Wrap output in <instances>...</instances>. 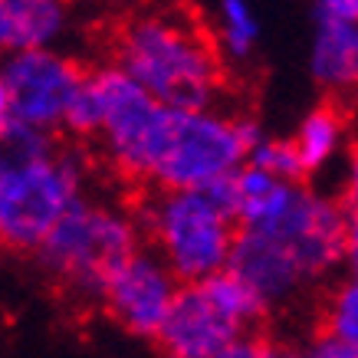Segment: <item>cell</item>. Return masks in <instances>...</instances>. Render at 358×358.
<instances>
[{
	"mask_svg": "<svg viewBox=\"0 0 358 358\" xmlns=\"http://www.w3.org/2000/svg\"><path fill=\"white\" fill-rule=\"evenodd\" d=\"M342 263L345 210L336 197L280 181L240 207L227 273L247 282L266 309Z\"/></svg>",
	"mask_w": 358,
	"mask_h": 358,
	"instance_id": "1",
	"label": "cell"
},
{
	"mask_svg": "<svg viewBox=\"0 0 358 358\" xmlns=\"http://www.w3.org/2000/svg\"><path fill=\"white\" fill-rule=\"evenodd\" d=\"M119 69L164 109L207 112L224 89V63L210 30L181 10H141L115 27Z\"/></svg>",
	"mask_w": 358,
	"mask_h": 358,
	"instance_id": "2",
	"label": "cell"
},
{
	"mask_svg": "<svg viewBox=\"0 0 358 358\" xmlns=\"http://www.w3.org/2000/svg\"><path fill=\"white\" fill-rule=\"evenodd\" d=\"M79 201L83 162L73 152L0 158V247L36 253Z\"/></svg>",
	"mask_w": 358,
	"mask_h": 358,
	"instance_id": "3",
	"label": "cell"
},
{
	"mask_svg": "<svg viewBox=\"0 0 358 358\" xmlns=\"http://www.w3.org/2000/svg\"><path fill=\"white\" fill-rule=\"evenodd\" d=\"M138 253V227L129 214L79 201L40 243L36 257L56 280L79 296L102 299L109 280Z\"/></svg>",
	"mask_w": 358,
	"mask_h": 358,
	"instance_id": "4",
	"label": "cell"
},
{
	"mask_svg": "<svg viewBox=\"0 0 358 358\" xmlns=\"http://www.w3.org/2000/svg\"><path fill=\"white\" fill-rule=\"evenodd\" d=\"M141 224L162 250V263L185 286L227 270L237 224L204 191H158L145 201Z\"/></svg>",
	"mask_w": 358,
	"mask_h": 358,
	"instance_id": "5",
	"label": "cell"
},
{
	"mask_svg": "<svg viewBox=\"0 0 358 358\" xmlns=\"http://www.w3.org/2000/svg\"><path fill=\"white\" fill-rule=\"evenodd\" d=\"M0 76L10 92L13 119L30 129L53 131L63 129L66 109L83 86L86 69L53 50H30L13 53L3 63Z\"/></svg>",
	"mask_w": 358,
	"mask_h": 358,
	"instance_id": "6",
	"label": "cell"
},
{
	"mask_svg": "<svg viewBox=\"0 0 358 358\" xmlns=\"http://www.w3.org/2000/svg\"><path fill=\"white\" fill-rule=\"evenodd\" d=\"M178 289L181 286L171 276V270L162 263V257L138 250L109 280L102 303L109 306L115 322H122L131 336L155 338L162 332L168 313H171Z\"/></svg>",
	"mask_w": 358,
	"mask_h": 358,
	"instance_id": "7",
	"label": "cell"
},
{
	"mask_svg": "<svg viewBox=\"0 0 358 358\" xmlns=\"http://www.w3.org/2000/svg\"><path fill=\"white\" fill-rule=\"evenodd\" d=\"M247 332L250 329H243L204 293L201 282H191L178 289L155 342L162 345L164 358H217Z\"/></svg>",
	"mask_w": 358,
	"mask_h": 358,
	"instance_id": "8",
	"label": "cell"
},
{
	"mask_svg": "<svg viewBox=\"0 0 358 358\" xmlns=\"http://www.w3.org/2000/svg\"><path fill=\"white\" fill-rule=\"evenodd\" d=\"M66 30V7L56 0H0V50H50Z\"/></svg>",
	"mask_w": 358,
	"mask_h": 358,
	"instance_id": "9",
	"label": "cell"
},
{
	"mask_svg": "<svg viewBox=\"0 0 358 358\" xmlns=\"http://www.w3.org/2000/svg\"><path fill=\"white\" fill-rule=\"evenodd\" d=\"M313 76L332 92L358 86V23L315 17Z\"/></svg>",
	"mask_w": 358,
	"mask_h": 358,
	"instance_id": "10",
	"label": "cell"
},
{
	"mask_svg": "<svg viewBox=\"0 0 358 358\" xmlns=\"http://www.w3.org/2000/svg\"><path fill=\"white\" fill-rule=\"evenodd\" d=\"M289 141H293L296 158L303 164V174L322 171L345 145V115L336 106H319L306 115L296 138Z\"/></svg>",
	"mask_w": 358,
	"mask_h": 358,
	"instance_id": "11",
	"label": "cell"
},
{
	"mask_svg": "<svg viewBox=\"0 0 358 358\" xmlns=\"http://www.w3.org/2000/svg\"><path fill=\"white\" fill-rule=\"evenodd\" d=\"M210 40L217 46V53L230 56V59H247L260 40V20L247 3L224 0L217 7V27L210 30Z\"/></svg>",
	"mask_w": 358,
	"mask_h": 358,
	"instance_id": "12",
	"label": "cell"
},
{
	"mask_svg": "<svg viewBox=\"0 0 358 358\" xmlns=\"http://www.w3.org/2000/svg\"><path fill=\"white\" fill-rule=\"evenodd\" d=\"M322 336L358 348V273H348L322 306Z\"/></svg>",
	"mask_w": 358,
	"mask_h": 358,
	"instance_id": "13",
	"label": "cell"
},
{
	"mask_svg": "<svg viewBox=\"0 0 358 358\" xmlns=\"http://www.w3.org/2000/svg\"><path fill=\"white\" fill-rule=\"evenodd\" d=\"M243 164H253L260 168L263 174H270L282 185H303V164L296 158V148L289 138H263L253 152L247 155Z\"/></svg>",
	"mask_w": 358,
	"mask_h": 358,
	"instance_id": "14",
	"label": "cell"
},
{
	"mask_svg": "<svg viewBox=\"0 0 358 358\" xmlns=\"http://www.w3.org/2000/svg\"><path fill=\"white\" fill-rule=\"evenodd\" d=\"M217 358H299V352L289 345H282L270 336H257V332H247L243 338H237L234 345Z\"/></svg>",
	"mask_w": 358,
	"mask_h": 358,
	"instance_id": "15",
	"label": "cell"
},
{
	"mask_svg": "<svg viewBox=\"0 0 358 358\" xmlns=\"http://www.w3.org/2000/svg\"><path fill=\"white\" fill-rule=\"evenodd\" d=\"M342 210L345 217H358V141L348 148V164H345V187H342Z\"/></svg>",
	"mask_w": 358,
	"mask_h": 358,
	"instance_id": "16",
	"label": "cell"
},
{
	"mask_svg": "<svg viewBox=\"0 0 358 358\" xmlns=\"http://www.w3.org/2000/svg\"><path fill=\"white\" fill-rule=\"evenodd\" d=\"M299 358H358V348L345 345V342H336L329 336H319Z\"/></svg>",
	"mask_w": 358,
	"mask_h": 358,
	"instance_id": "17",
	"label": "cell"
},
{
	"mask_svg": "<svg viewBox=\"0 0 358 358\" xmlns=\"http://www.w3.org/2000/svg\"><path fill=\"white\" fill-rule=\"evenodd\" d=\"M315 17L358 23V0H322V3H315Z\"/></svg>",
	"mask_w": 358,
	"mask_h": 358,
	"instance_id": "18",
	"label": "cell"
},
{
	"mask_svg": "<svg viewBox=\"0 0 358 358\" xmlns=\"http://www.w3.org/2000/svg\"><path fill=\"white\" fill-rule=\"evenodd\" d=\"M345 263L358 273V217H345Z\"/></svg>",
	"mask_w": 358,
	"mask_h": 358,
	"instance_id": "19",
	"label": "cell"
},
{
	"mask_svg": "<svg viewBox=\"0 0 358 358\" xmlns=\"http://www.w3.org/2000/svg\"><path fill=\"white\" fill-rule=\"evenodd\" d=\"M13 122V106H10V92L3 86V76H0V131Z\"/></svg>",
	"mask_w": 358,
	"mask_h": 358,
	"instance_id": "20",
	"label": "cell"
},
{
	"mask_svg": "<svg viewBox=\"0 0 358 358\" xmlns=\"http://www.w3.org/2000/svg\"><path fill=\"white\" fill-rule=\"evenodd\" d=\"M355 102H358V86H355Z\"/></svg>",
	"mask_w": 358,
	"mask_h": 358,
	"instance_id": "21",
	"label": "cell"
}]
</instances>
